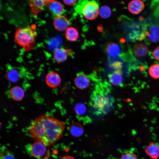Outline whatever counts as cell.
Returning <instances> with one entry per match:
<instances>
[{"mask_svg": "<svg viewBox=\"0 0 159 159\" xmlns=\"http://www.w3.org/2000/svg\"><path fill=\"white\" fill-rule=\"evenodd\" d=\"M65 36L66 39L69 41H75L77 40L79 38V33L76 29L71 27L67 29Z\"/></svg>", "mask_w": 159, "mask_h": 159, "instance_id": "cell-20", "label": "cell"}, {"mask_svg": "<svg viewBox=\"0 0 159 159\" xmlns=\"http://www.w3.org/2000/svg\"><path fill=\"white\" fill-rule=\"evenodd\" d=\"M66 123L47 114L36 117L31 123L28 130L32 138L47 147L52 146L62 137Z\"/></svg>", "mask_w": 159, "mask_h": 159, "instance_id": "cell-1", "label": "cell"}, {"mask_svg": "<svg viewBox=\"0 0 159 159\" xmlns=\"http://www.w3.org/2000/svg\"><path fill=\"white\" fill-rule=\"evenodd\" d=\"M46 146L42 142L35 141L29 145L28 150L30 153L35 158H39L46 154Z\"/></svg>", "mask_w": 159, "mask_h": 159, "instance_id": "cell-5", "label": "cell"}, {"mask_svg": "<svg viewBox=\"0 0 159 159\" xmlns=\"http://www.w3.org/2000/svg\"><path fill=\"white\" fill-rule=\"evenodd\" d=\"M135 55L137 57H141L146 56L148 52V48L145 44L142 43L136 44L133 48Z\"/></svg>", "mask_w": 159, "mask_h": 159, "instance_id": "cell-15", "label": "cell"}, {"mask_svg": "<svg viewBox=\"0 0 159 159\" xmlns=\"http://www.w3.org/2000/svg\"><path fill=\"white\" fill-rule=\"evenodd\" d=\"M72 50L70 49L58 48L56 49L54 52V57L56 61L59 63L65 61L68 55L72 54Z\"/></svg>", "mask_w": 159, "mask_h": 159, "instance_id": "cell-8", "label": "cell"}, {"mask_svg": "<svg viewBox=\"0 0 159 159\" xmlns=\"http://www.w3.org/2000/svg\"><path fill=\"white\" fill-rule=\"evenodd\" d=\"M121 159H137L136 156L133 153H127L123 154L121 156Z\"/></svg>", "mask_w": 159, "mask_h": 159, "instance_id": "cell-27", "label": "cell"}, {"mask_svg": "<svg viewBox=\"0 0 159 159\" xmlns=\"http://www.w3.org/2000/svg\"><path fill=\"white\" fill-rule=\"evenodd\" d=\"M53 24L56 30L62 32L68 28L69 22L66 17L61 15L55 17L53 21Z\"/></svg>", "mask_w": 159, "mask_h": 159, "instance_id": "cell-7", "label": "cell"}, {"mask_svg": "<svg viewBox=\"0 0 159 159\" xmlns=\"http://www.w3.org/2000/svg\"><path fill=\"white\" fill-rule=\"evenodd\" d=\"M0 159H15L13 153L10 150L5 148L1 150Z\"/></svg>", "mask_w": 159, "mask_h": 159, "instance_id": "cell-23", "label": "cell"}, {"mask_svg": "<svg viewBox=\"0 0 159 159\" xmlns=\"http://www.w3.org/2000/svg\"><path fill=\"white\" fill-rule=\"evenodd\" d=\"M75 10L86 19L93 20L98 16L99 12L98 4L95 0H83L75 7Z\"/></svg>", "mask_w": 159, "mask_h": 159, "instance_id": "cell-4", "label": "cell"}, {"mask_svg": "<svg viewBox=\"0 0 159 159\" xmlns=\"http://www.w3.org/2000/svg\"><path fill=\"white\" fill-rule=\"evenodd\" d=\"M99 14L102 18H107L111 15V10L107 6H103L100 9Z\"/></svg>", "mask_w": 159, "mask_h": 159, "instance_id": "cell-24", "label": "cell"}, {"mask_svg": "<svg viewBox=\"0 0 159 159\" xmlns=\"http://www.w3.org/2000/svg\"><path fill=\"white\" fill-rule=\"evenodd\" d=\"M145 7L144 2L141 0H132L128 3V9L130 12L134 14H140Z\"/></svg>", "mask_w": 159, "mask_h": 159, "instance_id": "cell-9", "label": "cell"}, {"mask_svg": "<svg viewBox=\"0 0 159 159\" xmlns=\"http://www.w3.org/2000/svg\"><path fill=\"white\" fill-rule=\"evenodd\" d=\"M110 67L115 70H121L122 67V63L119 61H115L110 64Z\"/></svg>", "mask_w": 159, "mask_h": 159, "instance_id": "cell-26", "label": "cell"}, {"mask_svg": "<svg viewBox=\"0 0 159 159\" xmlns=\"http://www.w3.org/2000/svg\"><path fill=\"white\" fill-rule=\"evenodd\" d=\"M106 51L108 55L111 57L117 56L120 52V49L119 46L116 43L110 42L107 45Z\"/></svg>", "mask_w": 159, "mask_h": 159, "instance_id": "cell-16", "label": "cell"}, {"mask_svg": "<svg viewBox=\"0 0 159 159\" xmlns=\"http://www.w3.org/2000/svg\"><path fill=\"white\" fill-rule=\"evenodd\" d=\"M75 86L78 88L83 89L89 85L90 81L87 76L82 72L78 74L74 79Z\"/></svg>", "mask_w": 159, "mask_h": 159, "instance_id": "cell-12", "label": "cell"}, {"mask_svg": "<svg viewBox=\"0 0 159 159\" xmlns=\"http://www.w3.org/2000/svg\"><path fill=\"white\" fill-rule=\"evenodd\" d=\"M84 128L82 126L78 123H74L70 127L69 131L71 135L75 137L81 136L84 132Z\"/></svg>", "mask_w": 159, "mask_h": 159, "instance_id": "cell-18", "label": "cell"}, {"mask_svg": "<svg viewBox=\"0 0 159 159\" xmlns=\"http://www.w3.org/2000/svg\"><path fill=\"white\" fill-rule=\"evenodd\" d=\"M149 40L153 42L159 41V27L156 26L151 27L147 34Z\"/></svg>", "mask_w": 159, "mask_h": 159, "instance_id": "cell-19", "label": "cell"}, {"mask_svg": "<svg viewBox=\"0 0 159 159\" xmlns=\"http://www.w3.org/2000/svg\"><path fill=\"white\" fill-rule=\"evenodd\" d=\"M110 83L115 85H118L122 82V77L121 70H115L109 75Z\"/></svg>", "mask_w": 159, "mask_h": 159, "instance_id": "cell-17", "label": "cell"}, {"mask_svg": "<svg viewBox=\"0 0 159 159\" xmlns=\"http://www.w3.org/2000/svg\"><path fill=\"white\" fill-rule=\"evenodd\" d=\"M5 76L9 82H16L20 79L21 74L18 69L9 66L6 73Z\"/></svg>", "mask_w": 159, "mask_h": 159, "instance_id": "cell-10", "label": "cell"}, {"mask_svg": "<svg viewBox=\"0 0 159 159\" xmlns=\"http://www.w3.org/2000/svg\"><path fill=\"white\" fill-rule=\"evenodd\" d=\"M152 56L155 59L159 61V47H157L153 51Z\"/></svg>", "mask_w": 159, "mask_h": 159, "instance_id": "cell-28", "label": "cell"}, {"mask_svg": "<svg viewBox=\"0 0 159 159\" xmlns=\"http://www.w3.org/2000/svg\"><path fill=\"white\" fill-rule=\"evenodd\" d=\"M90 105L97 115L107 114L112 109L114 103L113 98L101 87H98L92 93Z\"/></svg>", "mask_w": 159, "mask_h": 159, "instance_id": "cell-2", "label": "cell"}, {"mask_svg": "<svg viewBox=\"0 0 159 159\" xmlns=\"http://www.w3.org/2000/svg\"><path fill=\"white\" fill-rule=\"evenodd\" d=\"M61 159H74V158L71 156L67 155L62 157Z\"/></svg>", "mask_w": 159, "mask_h": 159, "instance_id": "cell-30", "label": "cell"}, {"mask_svg": "<svg viewBox=\"0 0 159 159\" xmlns=\"http://www.w3.org/2000/svg\"><path fill=\"white\" fill-rule=\"evenodd\" d=\"M50 152L49 150H48L45 155V157L44 158L41 159H49L50 157Z\"/></svg>", "mask_w": 159, "mask_h": 159, "instance_id": "cell-31", "label": "cell"}, {"mask_svg": "<svg viewBox=\"0 0 159 159\" xmlns=\"http://www.w3.org/2000/svg\"><path fill=\"white\" fill-rule=\"evenodd\" d=\"M146 151L150 157L156 158L159 156V146L156 144H151L147 147Z\"/></svg>", "mask_w": 159, "mask_h": 159, "instance_id": "cell-21", "label": "cell"}, {"mask_svg": "<svg viewBox=\"0 0 159 159\" xmlns=\"http://www.w3.org/2000/svg\"><path fill=\"white\" fill-rule=\"evenodd\" d=\"M149 73L153 78L157 79L159 78V64H154L151 65L149 69Z\"/></svg>", "mask_w": 159, "mask_h": 159, "instance_id": "cell-22", "label": "cell"}, {"mask_svg": "<svg viewBox=\"0 0 159 159\" xmlns=\"http://www.w3.org/2000/svg\"><path fill=\"white\" fill-rule=\"evenodd\" d=\"M35 25L17 29L15 32V42L26 51L35 46V39L37 35Z\"/></svg>", "mask_w": 159, "mask_h": 159, "instance_id": "cell-3", "label": "cell"}, {"mask_svg": "<svg viewBox=\"0 0 159 159\" xmlns=\"http://www.w3.org/2000/svg\"><path fill=\"white\" fill-rule=\"evenodd\" d=\"M29 5L32 14L34 16H37L42 11L44 6V0H30Z\"/></svg>", "mask_w": 159, "mask_h": 159, "instance_id": "cell-14", "label": "cell"}, {"mask_svg": "<svg viewBox=\"0 0 159 159\" xmlns=\"http://www.w3.org/2000/svg\"><path fill=\"white\" fill-rule=\"evenodd\" d=\"M47 5L50 11L56 16L61 15L63 12L62 5L57 1L51 0Z\"/></svg>", "mask_w": 159, "mask_h": 159, "instance_id": "cell-11", "label": "cell"}, {"mask_svg": "<svg viewBox=\"0 0 159 159\" xmlns=\"http://www.w3.org/2000/svg\"><path fill=\"white\" fill-rule=\"evenodd\" d=\"M77 0H63L64 3L66 4L72 6L75 4Z\"/></svg>", "mask_w": 159, "mask_h": 159, "instance_id": "cell-29", "label": "cell"}, {"mask_svg": "<svg viewBox=\"0 0 159 159\" xmlns=\"http://www.w3.org/2000/svg\"><path fill=\"white\" fill-rule=\"evenodd\" d=\"M24 92L21 87L16 86L11 87L9 90V95L13 100L19 101L21 100L24 96Z\"/></svg>", "mask_w": 159, "mask_h": 159, "instance_id": "cell-13", "label": "cell"}, {"mask_svg": "<svg viewBox=\"0 0 159 159\" xmlns=\"http://www.w3.org/2000/svg\"><path fill=\"white\" fill-rule=\"evenodd\" d=\"M74 109L78 114L81 115L84 114L86 112V107L84 105L79 103L75 105Z\"/></svg>", "mask_w": 159, "mask_h": 159, "instance_id": "cell-25", "label": "cell"}, {"mask_svg": "<svg viewBox=\"0 0 159 159\" xmlns=\"http://www.w3.org/2000/svg\"><path fill=\"white\" fill-rule=\"evenodd\" d=\"M45 82L49 87L55 88L57 87L61 82V78L58 73L55 72L48 73L45 77Z\"/></svg>", "mask_w": 159, "mask_h": 159, "instance_id": "cell-6", "label": "cell"}, {"mask_svg": "<svg viewBox=\"0 0 159 159\" xmlns=\"http://www.w3.org/2000/svg\"><path fill=\"white\" fill-rule=\"evenodd\" d=\"M51 0H44V5H46Z\"/></svg>", "mask_w": 159, "mask_h": 159, "instance_id": "cell-32", "label": "cell"}]
</instances>
